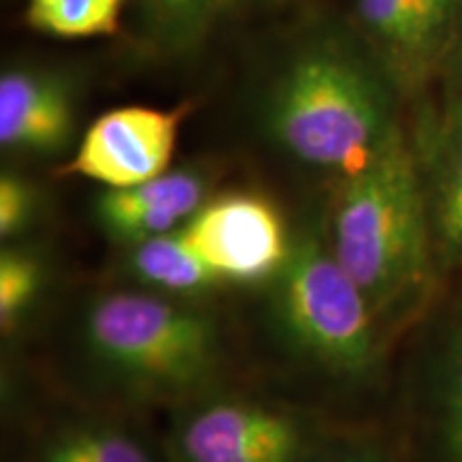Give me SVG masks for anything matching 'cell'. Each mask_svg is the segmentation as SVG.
<instances>
[{
  "mask_svg": "<svg viewBox=\"0 0 462 462\" xmlns=\"http://www.w3.org/2000/svg\"><path fill=\"white\" fill-rule=\"evenodd\" d=\"M437 398L449 454L462 462V315L449 328L437 374Z\"/></svg>",
  "mask_w": 462,
  "mask_h": 462,
  "instance_id": "cell-15",
  "label": "cell"
},
{
  "mask_svg": "<svg viewBox=\"0 0 462 462\" xmlns=\"http://www.w3.org/2000/svg\"><path fill=\"white\" fill-rule=\"evenodd\" d=\"M340 462H388V460L374 458V456H354V458H346V460H340Z\"/></svg>",
  "mask_w": 462,
  "mask_h": 462,
  "instance_id": "cell-21",
  "label": "cell"
},
{
  "mask_svg": "<svg viewBox=\"0 0 462 462\" xmlns=\"http://www.w3.org/2000/svg\"><path fill=\"white\" fill-rule=\"evenodd\" d=\"M126 0H28L26 22L58 39H90L114 34Z\"/></svg>",
  "mask_w": 462,
  "mask_h": 462,
  "instance_id": "cell-14",
  "label": "cell"
},
{
  "mask_svg": "<svg viewBox=\"0 0 462 462\" xmlns=\"http://www.w3.org/2000/svg\"><path fill=\"white\" fill-rule=\"evenodd\" d=\"M415 14H418L421 34H424L426 45H429L432 58H435L437 69H441L443 51H446L449 31L458 0H411Z\"/></svg>",
  "mask_w": 462,
  "mask_h": 462,
  "instance_id": "cell-19",
  "label": "cell"
},
{
  "mask_svg": "<svg viewBox=\"0 0 462 462\" xmlns=\"http://www.w3.org/2000/svg\"><path fill=\"white\" fill-rule=\"evenodd\" d=\"M180 446L187 462H300L304 437L296 421L273 409L215 402L187 421Z\"/></svg>",
  "mask_w": 462,
  "mask_h": 462,
  "instance_id": "cell-7",
  "label": "cell"
},
{
  "mask_svg": "<svg viewBox=\"0 0 462 462\" xmlns=\"http://www.w3.org/2000/svg\"><path fill=\"white\" fill-rule=\"evenodd\" d=\"M354 7L364 43L383 62L401 92L420 88L439 73L411 0H354Z\"/></svg>",
  "mask_w": 462,
  "mask_h": 462,
  "instance_id": "cell-10",
  "label": "cell"
},
{
  "mask_svg": "<svg viewBox=\"0 0 462 462\" xmlns=\"http://www.w3.org/2000/svg\"><path fill=\"white\" fill-rule=\"evenodd\" d=\"M401 88L366 43L323 34L296 50L265 99L270 137L300 163L351 178L402 133Z\"/></svg>",
  "mask_w": 462,
  "mask_h": 462,
  "instance_id": "cell-1",
  "label": "cell"
},
{
  "mask_svg": "<svg viewBox=\"0 0 462 462\" xmlns=\"http://www.w3.org/2000/svg\"><path fill=\"white\" fill-rule=\"evenodd\" d=\"M189 107H118L84 133L62 173L82 176L107 189L135 187L167 171Z\"/></svg>",
  "mask_w": 462,
  "mask_h": 462,
  "instance_id": "cell-6",
  "label": "cell"
},
{
  "mask_svg": "<svg viewBox=\"0 0 462 462\" xmlns=\"http://www.w3.org/2000/svg\"><path fill=\"white\" fill-rule=\"evenodd\" d=\"M426 195L437 257L462 263V101L449 103L441 131L432 143L429 170L424 171Z\"/></svg>",
  "mask_w": 462,
  "mask_h": 462,
  "instance_id": "cell-11",
  "label": "cell"
},
{
  "mask_svg": "<svg viewBox=\"0 0 462 462\" xmlns=\"http://www.w3.org/2000/svg\"><path fill=\"white\" fill-rule=\"evenodd\" d=\"M330 248L379 326L402 321L421 304L437 248L424 171L404 131L371 165L343 180Z\"/></svg>",
  "mask_w": 462,
  "mask_h": 462,
  "instance_id": "cell-2",
  "label": "cell"
},
{
  "mask_svg": "<svg viewBox=\"0 0 462 462\" xmlns=\"http://www.w3.org/2000/svg\"><path fill=\"white\" fill-rule=\"evenodd\" d=\"M37 210V193L24 178L5 171L0 178V236L11 238L31 223Z\"/></svg>",
  "mask_w": 462,
  "mask_h": 462,
  "instance_id": "cell-18",
  "label": "cell"
},
{
  "mask_svg": "<svg viewBox=\"0 0 462 462\" xmlns=\"http://www.w3.org/2000/svg\"><path fill=\"white\" fill-rule=\"evenodd\" d=\"M274 279V317L300 354L340 377L368 379L377 371L381 326L332 248L315 236L291 242Z\"/></svg>",
  "mask_w": 462,
  "mask_h": 462,
  "instance_id": "cell-3",
  "label": "cell"
},
{
  "mask_svg": "<svg viewBox=\"0 0 462 462\" xmlns=\"http://www.w3.org/2000/svg\"><path fill=\"white\" fill-rule=\"evenodd\" d=\"M439 73L446 78L449 103L462 101V0H458V7H456L452 31H449Z\"/></svg>",
  "mask_w": 462,
  "mask_h": 462,
  "instance_id": "cell-20",
  "label": "cell"
},
{
  "mask_svg": "<svg viewBox=\"0 0 462 462\" xmlns=\"http://www.w3.org/2000/svg\"><path fill=\"white\" fill-rule=\"evenodd\" d=\"M180 231L190 248L227 281L274 279L291 251L281 212L253 193L206 201Z\"/></svg>",
  "mask_w": 462,
  "mask_h": 462,
  "instance_id": "cell-5",
  "label": "cell"
},
{
  "mask_svg": "<svg viewBox=\"0 0 462 462\" xmlns=\"http://www.w3.org/2000/svg\"><path fill=\"white\" fill-rule=\"evenodd\" d=\"M43 285V268L37 259L20 251L0 255V326L11 332L26 313Z\"/></svg>",
  "mask_w": 462,
  "mask_h": 462,
  "instance_id": "cell-17",
  "label": "cell"
},
{
  "mask_svg": "<svg viewBox=\"0 0 462 462\" xmlns=\"http://www.w3.org/2000/svg\"><path fill=\"white\" fill-rule=\"evenodd\" d=\"M131 268L143 282L167 291H199L221 281V276L190 248L180 229L137 242Z\"/></svg>",
  "mask_w": 462,
  "mask_h": 462,
  "instance_id": "cell-13",
  "label": "cell"
},
{
  "mask_svg": "<svg viewBox=\"0 0 462 462\" xmlns=\"http://www.w3.org/2000/svg\"><path fill=\"white\" fill-rule=\"evenodd\" d=\"M206 178L198 170L163 171L126 189H107L95 204V215L114 238L129 245L176 231L199 210Z\"/></svg>",
  "mask_w": 462,
  "mask_h": 462,
  "instance_id": "cell-9",
  "label": "cell"
},
{
  "mask_svg": "<svg viewBox=\"0 0 462 462\" xmlns=\"http://www.w3.org/2000/svg\"><path fill=\"white\" fill-rule=\"evenodd\" d=\"M86 340L116 374L159 392L201 383L217 360L208 317L143 293H109L86 313Z\"/></svg>",
  "mask_w": 462,
  "mask_h": 462,
  "instance_id": "cell-4",
  "label": "cell"
},
{
  "mask_svg": "<svg viewBox=\"0 0 462 462\" xmlns=\"http://www.w3.org/2000/svg\"><path fill=\"white\" fill-rule=\"evenodd\" d=\"M248 0H140L146 31L159 48L184 51L199 45Z\"/></svg>",
  "mask_w": 462,
  "mask_h": 462,
  "instance_id": "cell-12",
  "label": "cell"
},
{
  "mask_svg": "<svg viewBox=\"0 0 462 462\" xmlns=\"http://www.w3.org/2000/svg\"><path fill=\"white\" fill-rule=\"evenodd\" d=\"M48 462H150V458L120 432L88 429L58 439L50 448Z\"/></svg>",
  "mask_w": 462,
  "mask_h": 462,
  "instance_id": "cell-16",
  "label": "cell"
},
{
  "mask_svg": "<svg viewBox=\"0 0 462 462\" xmlns=\"http://www.w3.org/2000/svg\"><path fill=\"white\" fill-rule=\"evenodd\" d=\"M75 126L71 84L45 69H7L0 78V143L26 154L69 146Z\"/></svg>",
  "mask_w": 462,
  "mask_h": 462,
  "instance_id": "cell-8",
  "label": "cell"
}]
</instances>
